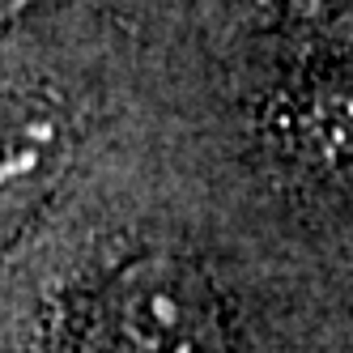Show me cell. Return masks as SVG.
<instances>
[{"instance_id": "cell-1", "label": "cell", "mask_w": 353, "mask_h": 353, "mask_svg": "<svg viewBox=\"0 0 353 353\" xmlns=\"http://www.w3.org/2000/svg\"><path fill=\"white\" fill-rule=\"evenodd\" d=\"M315 141L323 158L332 162L345 179H353V81H332L315 98Z\"/></svg>"}]
</instances>
